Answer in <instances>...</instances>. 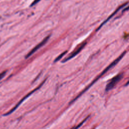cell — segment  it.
Returning a JSON list of instances; mask_svg holds the SVG:
<instances>
[{
    "mask_svg": "<svg viewBox=\"0 0 129 129\" xmlns=\"http://www.w3.org/2000/svg\"><path fill=\"white\" fill-rule=\"evenodd\" d=\"M126 51H124L117 58H116L113 61H112L107 67H106V69H104L102 72V73L93 81H92V82L85 89H84L81 93H80V94L79 95H78V96H77V97H76L73 100H72V101H71V102L70 103H71L72 102H73V101H75L77 99H78L79 97H80V96L81 95H82L84 93H85V92H86L87 90H88L89 89V88H90L92 85H93V84H94L98 80H99V79H100V77H101L103 75H104L107 72H108L110 69H111L112 68H113V67H114L121 59H122V58L123 57V56L125 55V54L126 53Z\"/></svg>",
    "mask_w": 129,
    "mask_h": 129,
    "instance_id": "6da1fadb",
    "label": "cell"
},
{
    "mask_svg": "<svg viewBox=\"0 0 129 129\" xmlns=\"http://www.w3.org/2000/svg\"><path fill=\"white\" fill-rule=\"evenodd\" d=\"M122 77H123L122 74H119L116 76H114L113 78H112L106 85V86L105 88L106 91H108L111 90L116 85V84L118 82H119V81L122 79Z\"/></svg>",
    "mask_w": 129,
    "mask_h": 129,
    "instance_id": "7a4b0ae2",
    "label": "cell"
},
{
    "mask_svg": "<svg viewBox=\"0 0 129 129\" xmlns=\"http://www.w3.org/2000/svg\"><path fill=\"white\" fill-rule=\"evenodd\" d=\"M87 42L86 41H84L81 44H80L75 50L73 52H71L67 57H66L65 58H64V59L63 60H62V62H65L67 61H68L69 60L71 59V58H72L73 57H75L76 55H77L82 50V49L85 47V46L86 45Z\"/></svg>",
    "mask_w": 129,
    "mask_h": 129,
    "instance_id": "3957f363",
    "label": "cell"
},
{
    "mask_svg": "<svg viewBox=\"0 0 129 129\" xmlns=\"http://www.w3.org/2000/svg\"><path fill=\"white\" fill-rule=\"evenodd\" d=\"M50 37V35L46 36L45 38H44L42 41H41L40 43H39L37 45H36L26 56V58H28L29 57H30L31 55H32L34 52H35L38 49H39L40 47H41L43 45H44L48 41V40L49 39Z\"/></svg>",
    "mask_w": 129,
    "mask_h": 129,
    "instance_id": "277c9868",
    "label": "cell"
},
{
    "mask_svg": "<svg viewBox=\"0 0 129 129\" xmlns=\"http://www.w3.org/2000/svg\"><path fill=\"white\" fill-rule=\"evenodd\" d=\"M44 82H45V81H43V82H42V83H41V84H40V85H39L37 88H35V89L34 90H33L32 91H31V92H30L29 94H28L26 96H25V97H24V98H23V99H22V100H21V101H20V102H19V103L16 105V106H15V107H14V108H13L11 111H10L9 112H8V113H7V114H6L5 115H8V114H10V113H12V112H13V111H14V110H15V109H16V108H17L19 106V105H20V104H21V103H22V102H23V101H24L26 98H27L28 96H29L31 94H32L34 92H35L36 90H37V89H39V88H40V87H41V86L43 84V83H44Z\"/></svg>",
    "mask_w": 129,
    "mask_h": 129,
    "instance_id": "5b68a950",
    "label": "cell"
},
{
    "mask_svg": "<svg viewBox=\"0 0 129 129\" xmlns=\"http://www.w3.org/2000/svg\"><path fill=\"white\" fill-rule=\"evenodd\" d=\"M127 4H128V3H127V2H126V3H125V4H123V5H122L120 6H119V7H118V8H117V9H116V10H115V11H114V12H113V13H112V14L109 16V17H108L107 18V19L105 21H104V22H103V23H102L100 25V26H99V27H98V28L96 30V31H98V30H99V29L101 27H102V26L104 24H105V23H106V22H107L109 20H110V19H111V18L113 16H114V15H115V14H116V13H117V12H118V11H119L121 9H122L124 6H125L127 5Z\"/></svg>",
    "mask_w": 129,
    "mask_h": 129,
    "instance_id": "8992f818",
    "label": "cell"
},
{
    "mask_svg": "<svg viewBox=\"0 0 129 129\" xmlns=\"http://www.w3.org/2000/svg\"><path fill=\"white\" fill-rule=\"evenodd\" d=\"M67 52V51H64L63 52H62V53H61L59 56H58V57H57L55 58V59L54 60V62H56V61H58L60 58H61L63 56V55H64L65 54H66Z\"/></svg>",
    "mask_w": 129,
    "mask_h": 129,
    "instance_id": "52a82bcc",
    "label": "cell"
},
{
    "mask_svg": "<svg viewBox=\"0 0 129 129\" xmlns=\"http://www.w3.org/2000/svg\"><path fill=\"white\" fill-rule=\"evenodd\" d=\"M88 118V117H87L85 119H84V120H83V121L81 123H80L78 125H77V126H75V127H73V128H71V129H77V128H79L80 126H81V125H82V124H83V123H84V122H85V121L87 119V118Z\"/></svg>",
    "mask_w": 129,
    "mask_h": 129,
    "instance_id": "ba28073f",
    "label": "cell"
},
{
    "mask_svg": "<svg viewBox=\"0 0 129 129\" xmlns=\"http://www.w3.org/2000/svg\"><path fill=\"white\" fill-rule=\"evenodd\" d=\"M41 1V0H34V1H33V2L31 4V5H30V6L32 7V6H33L36 5V4H37V3H38L39 1Z\"/></svg>",
    "mask_w": 129,
    "mask_h": 129,
    "instance_id": "9c48e42d",
    "label": "cell"
}]
</instances>
